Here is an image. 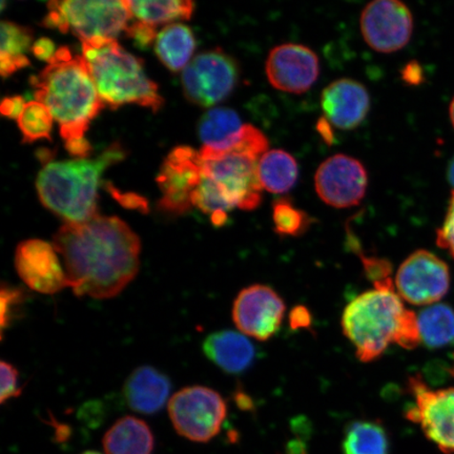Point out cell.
<instances>
[{"label":"cell","mask_w":454,"mask_h":454,"mask_svg":"<svg viewBox=\"0 0 454 454\" xmlns=\"http://www.w3.org/2000/svg\"><path fill=\"white\" fill-rule=\"evenodd\" d=\"M203 353L227 373H241L253 365L257 351L246 334L234 331L215 332L204 340Z\"/></svg>","instance_id":"20"},{"label":"cell","mask_w":454,"mask_h":454,"mask_svg":"<svg viewBox=\"0 0 454 454\" xmlns=\"http://www.w3.org/2000/svg\"><path fill=\"white\" fill-rule=\"evenodd\" d=\"M128 7L139 21L154 27L175 20H187L194 12L195 4L190 0H167V2H129Z\"/></svg>","instance_id":"28"},{"label":"cell","mask_w":454,"mask_h":454,"mask_svg":"<svg viewBox=\"0 0 454 454\" xmlns=\"http://www.w3.org/2000/svg\"><path fill=\"white\" fill-rule=\"evenodd\" d=\"M363 268L369 280L372 281L373 286L391 279L390 275L393 271V266L388 260L378 257H367L365 254H360Z\"/></svg>","instance_id":"32"},{"label":"cell","mask_w":454,"mask_h":454,"mask_svg":"<svg viewBox=\"0 0 454 454\" xmlns=\"http://www.w3.org/2000/svg\"><path fill=\"white\" fill-rule=\"evenodd\" d=\"M172 389L166 374L152 366L136 368L123 387V395L133 411L153 414L162 410Z\"/></svg>","instance_id":"19"},{"label":"cell","mask_w":454,"mask_h":454,"mask_svg":"<svg viewBox=\"0 0 454 454\" xmlns=\"http://www.w3.org/2000/svg\"><path fill=\"white\" fill-rule=\"evenodd\" d=\"M291 454H305L302 444L294 442L291 445Z\"/></svg>","instance_id":"42"},{"label":"cell","mask_w":454,"mask_h":454,"mask_svg":"<svg viewBox=\"0 0 454 454\" xmlns=\"http://www.w3.org/2000/svg\"><path fill=\"white\" fill-rule=\"evenodd\" d=\"M368 176L364 166L356 159L333 155L317 168L315 186L317 196L333 207H356L365 197Z\"/></svg>","instance_id":"15"},{"label":"cell","mask_w":454,"mask_h":454,"mask_svg":"<svg viewBox=\"0 0 454 454\" xmlns=\"http://www.w3.org/2000/svg\"><path fill=\"white\" fill-rule=\"evenodd\" d=\"M311 314L310 311L305 308V306L299 305L294 308L289 315V325L294 331L298 329H306L311 326Z\"/></svg>","instance_id":"37"},{"label":"cell","mask_w":454,"mask_h":454,"mask_svg":"<svg viewBox=\"0 0 454 454\" xmlns=\"http://www.w3.org/2000/svg\"><path fill=\"white\" fill-rule=\"evenodd\" d=\"M82 454H101V453L98 452V451H87V452H84Z\"/></svg>","instance_id":"44"},{"label":"cell","mask_w":454,"mask_h":454,"mask_svg":"<svg viewBox=\"0 0 454 454\" xmlns=\"http://www.w3.org/2000/svg\"><path fill=\"white\" fill-rule=\"evenodd\" d=\"M422 342L429 348L454 345V310L446 304H434L418 316Z\"/></svg>","instance_id":"26"},{"label":"cell","mask_w":454,"mask_h":454,"mask_svg":"<svg viewBox=\"0 0 454 454\" xmlns=\"http://www.w3.org/2000/svg\"><path fill=\"white\" fill-rule=\"evenodd\" d=\"M265 72L275 89L286 93L303 94L319 77V57L302 44H280L270 51Z\"/></svg>","instance_id":"16"},{"label":"cell","mask_w":454,"mask_h":454,"mask_svg":"<svg viewBox=\"0 0 454 454\" xmlns=\"http://www.w3.org/2000/svg\"><path fill=\"white\" fill-rule=\"evenodd\" d=\"M33 43V31L30 27L2 22V48H0V72L4 78L30 66L25 55ZM33 47V45H32Z\"/></svg>","instance_id":"25"},{"label":"cell","mask_w":454,"mask_h":454,"mask_svg":"<svg viewBox=\"0 0 454 454\" xmlns=\"http://www.w3.org/2000/svg\"><path fill=\"white\" fill-rule=\"evenodd\" d=\"M106 454H152L154 435L147 424L135 417H123L104 436Z\"/></svg>","instance_id":"22"},{"label":"cell","mask_w":454,"mask_h":454,"mask_svg":"<svg viewBox=\"0 0 454 454\" xmlns=\"http://www.w3.org/2000/svg\"><path fill=\"white\" fill-rule=\"evenodd\" d=\"M30 82L36 100L59 123L66 141L84 138L90 122L105 107L82 56L50 64Z\"/></svg>","instance_id":"4"},{"label":"cell","mask_w":454,"mask_h":454,"mask_svg":"<svg viewBox=\"0 0 454 454\" xmlns=\"http://www.w3.org/2000/svg\"><path fill=\"white\" fill-rule=\"evenodd\" d=\"M26 106L25 99L21 96H14V98H7L3 100L0 111L5 117L19 119Z\"/></svg>","instance_id":"39"},{"label":"cell","mask_w":454,"mask_h":454,"mask_svg":"<svg viewBox=\"0 0 454 454\" xmlns=\"http://www.w3.org/2000/svg\"><path fill=\"white\" fill-rule=\"evenodd\" d=\"M447 178L454 189V157L452 158V160L450 161V166H448Z\"/></svg>","instance_id":"41"},{"label":"cell","mask_w":454,"mask_h":454,"mask_svg":"<svg viewBox=\"0 0 454 454\" xmlns=\"http://www.w3.org/2000/svg\"><path fill=\"white\" fill-rule=\"evenodd\" d=\"M340 325L357 359L364 363L379 359L391 343L411 348L419 340L418 316L403 304L393 279L376 284L372 291L351 301Z\"/></svg>","instance_id":"2"},{"label":"cell","mask_w":454,"mask_h":454,"mask_svg":"<svg viewBox=\"0 0 454 454\" xmlns=\"http://www.w3.org/2000/svg\"><path fill=\"white\" fill-rule=\"evenodd\" d=\"M408 387L416 402L407 418L421 426L441 451L454 453V388L430 389L419 374L410 379Z\"/></svg>","instance_id":"10"},{"label":"cell","mask_w":454,"mask_h":454,"mask_svg":"<svg viewBox=\"0 0 454 454\" xmlns=\"http://www.w3.org/2000/svg\"><path fill=\"white\" fill-rule=\"evenodd\" d=\"M53 116L48 107L38 101L27 102L17 122L24 135V144L38 139H51V129L53 126Z\"/></svg>","instance_id":"29"},{"label":"cell","mask_w":454,"mask_h":454,"mask_svg":"<svg viewBox=\"0 0 454 454\" xmlns=\"http://www.w3.org/2000/svg\"><path fill=\"white\" fill-rule=\"evenodd\" d=\"M395 286L406 302L434 305L450 291V268L438 255L419 249L400 265Z\"/></svg>","instance_id":"11"},{"label":"cell","mask_w":454,"mask_h":454,"mask_svg":"<svg viewBox=\"0 0 454 454\" xmlns=\"http://www.w3.org/2000/svg\"><path fill=\"white\" fill-rule=\"evenodd\" d=\"M107 190L111 192V194L116 200L122 204L124 207L138 209L141 212H147V202L144 197H140L136 194H122V192H119L113 185H107Z\"/></svg>","instance_id":"36"},{"label":"cell","mask_w":454,"mask_h":454,"mask_svg":"<svg viewBox=\"0 0 454 454\" xmlns=\"http://www.w3.org/2000/svg\"><path fill=\"white\" fill-rule=\"evenodd\" d=\"M168 414L181 436L192 442H206L220 433L227 407L217 391L206 386H191L172 396L168 402Z\"/></svg>","instance_id":"8"},{"label":"cell","mask_w":454,"mask_h":454,"mask_svg":"<svg viewBox=\"0 0 454 454\" xmlns=\"http://www.w3.org/2000/svg\"><path fill=\"white\" fill-rule=\"evenodd\" d=\"M240 69L235 59L219 48L198 54L183 74L185 98L192 104L211 107L235 90Z\"/></svg>","instance_id":"9"},{"label":"cell","mask_w":454,"mask_h":454,"mask_svg":"<svg viewBox=\"0 0 454 454\" xmlns=\"http://www.w3.org/2000/svg\"><path fill=\"white\" fill-rule=\"evenodd\" d=\"M43 25L74 35L93 48H100L126 30L132 13L124 2L109 0H67L51 2Z\"/></svg>","instance_id":"6"},{"label":"cell","mask_w":454,"mask_h":454,"mask_svg":"<svg viewBox=\"0 0 454 454\" xmlns=\"http://www.w3.org/2000/svg\"><path fill=\"white\" fill-rule=\"evenodd\" d=\"M286 310V303L274 289L254 284L238 294L232 320L246 336L268 340L279 331Z\"/></svg>","instance_id":"14"},{"label":"cell","mask_w":454,"mask_h":454,"mask_svg":"<svg viewBox=\"0 0 454 454\" xmlns=\"http://www.w3.org/2000/svg\"><path fill=\"white\" fill-rule=\"evenodd\" d=\"M321 106L329 124L349 130L365 121L371 110V98L364 85L354 79L342 78L323 90Z\"/></svg>","instance_id":"18"},{"label":"cell","mask_w":454,"mask_h":454,"mask_svg":"<svg viewBox=\"0 0 454 454\" xmlns=\"http://www.w3.org/2000/svg\"><path fill=\"white\" fill-rule=\"evenodd\" d=\"M243 127L234 110L217 107L207 111L198 124L199 138L204 145L200 152L220 154L230 150L239 138Z\"/></svg>","instance_id":"21"},{"label":"cell","mask_w":454,"mask_h":454,"mask_svg":"<svg viewBox=\"0 0 454 454\" xmlns=\"http://www.w3.org/2000/svg\"><path fill=\"white\" fill-rule=\"evenodd\" d=\"M436 243L441 248L450 252L454 258V191H452L444 223L436 231Z\"/></svg>","instance_id":"35"},{"label":"cell","mask_w":454,"mask_h":454,"mask_svg":"<svg viewBox=\"0 0 454 454\" xmlns=\"http://www.w3.org/2000/svg\"><path fill=\"white\" fill-rule=\"evenodd\" d=\"M453 371H454V368H453Z\"/></svg>","instance_id":"45"},{"label":"cell","mask_w":454,"mask_h":454,"mask_svg":"<svg viewBox=\"0 0 454 454\" xmlns=\"http://www.w3.org/2000/svg\"><path fill=\"white\" fill-rule=\"evenodd\" d=\"M202 179L200 152L190 146H178L169 153L157 177L162 198L158 203L160 211L184 215L192 206V197Z\"/></svg>","instance_id":"12"},{"label":"cell","mask_w":454,"mask_h":454,"mask_svg":"<svg viewBox=\"0 0 454 454\" xmlns=\"http://www.w3.org/2000/svg\"><path fill=\"white\" fill-rule=\"evenodd\" d=\"M450 121H451L452 126L454 128V98L451 101V105L450 107Z\"/></svg>","instance_id":"43"},{"label":"cell","mask_w":454,"mask_h":454,"mask_svg":"<svg viewBox=\"0 0 454 454\" xmlns=\"http://www.w3.org/2000/svg\"><path fill=\"white\" fill-rule=\"evenodd\" d=\"M196 48L194 34L183 24L163 27L156 39V54L170 71L178 72L190 64Z\"/></svg>","instance_id":"23"},{"label":"cell","mask_w":454,"mask_h":454,"mask_svg":"<svg viewBox=\"0 0 454 454\" xmlns=\"http://www.w3.org/2000/svg\"><path fill=\"white\" fill-rule=\"evenodd\" d=\"M2 393H0V403L4 404L5 401L21 395V387L19 385V371L10 363L2 361Z\"/></svg>","instance_id":"33"},{"label":"cell","mask_w":454,"mask_h":454,"mask_svg":"<svg viewBox=\"0 0 454 454\" xmlns=\"http://www.w3.org/2000/svg\"><path fill=\"white\" fill-rule=\"evenodd\" d=\"M412 31L411 10L399 0H374L363 10L362 35L377 52H397L411 42Z\"/></svg>","instance_id":"13"},{"label":"cell","mask_w":454,"mask_h":454,"mask_svg":"<svg viewBox=\"0 0 454 454\" xmlns=\"http://www.w3.org/2000/svg\"><path fill=\"white\" fill-rule=\"evenodd\" d=\"M66 149L72 156L84 159V157H88L90 152H92V145H90V142L85 138L74 139L66 141Z\"/></svg>","instance_id":"40"},{"label":"cell","mask_w":454,"mask_h":454,"mask_svg":"<svg viewBox=\"0 0 454 454\" xmlns=\"http://www.w3.org/2000/svg\"><path fill=\"white\" fill-rule=\"evenodd\" d=\"M126 158V151L114 144L98 158L50 162L38 174L39 199L67 223H82L98 215V187L102 173Z\"/></svg>","instance_id":"3"},{"label":"cell","mask_w":454,"mask_h":454,"mask_svg":"<svg viewBox=\"0 0 454 454\" xmlns=\"http://www.w3.org/2000/svg\"><path fill=\"white\" fill-rule=\"evenodd\" d=\"M82 57L104 105L116 110L123 105L161 109L164 100L158 85L147 77L144 62L124 50L116 41L100 48L82 43Z\"/></svg>","instance_id":"5"},{"label":"cell","mask_w":454,"mask_h":454,"mask_svg":"<svg viewBox=\"0 0 454 454\" xmlns=\"http://www.w3.org/2000/svg\"><path fill=\"white\" fill-rule=\"evenodd\" d=\"M202 174L211 178L232 208L254 211L262 201L258 178L259 157L236 150L204 154Z\"/></svg>","instance_id":"7"},{"label":"cell","mask_w":454,"mask_h":454,"mask_svg":"<svg viewBox=\"0 0 454 454\" xmlns=\"http://www.w3.org/2000/svg\"><path fill=\"white\" fill-rule=\"evenodd\" d=\"M61 255L67 287L76 296H117L137 276L139 237L121 219L95 215L82 223H66L53 238Z\"/></svg>","instance_id":"1"},{"label":"cell","mask_w":454,"mask_h":454,"mask_svg":"<svg viewBox=\"0 0 454 454\" xmlns=\"http://www.w3.org/2000/svg\"><path fill=\"white\" fill-rule=\"evenodd\" d=\"M53 244L28 239L17 246L15 269L20 279L32 291L54 294L67 286L65 269Z\"/></svg>","instance_id":"17"},{"label":"cell","mask_w":454,"mask_h":454,"mask_svg":"<svg viewBox=\"0 0 454 454\" xmlns=\"http://www.w3.org/2000/svg\"><path fill=\"white\" fill-rule=\"evenodd\" d=\"M126 32L128 36L133 39L136 47L141 50L150 49L158 36L156 27L139 20L128 26Z\"/></svg>","instance_id":"34"},{"label":"cell","mask_w":454,"mask_h":454,"mask_svg":"<svg viewBox=\"0 0 454 454\" xmlns=\"http://www.w3.org/2000/svg\"><path fill=\"white\" fill-rule=\"evenodd\" d=\"M343 448L344 454H388V436L378 422H355L346 430Z\"/></svg>","instance_id":"27"},{"label":"cell","mask_w":454,"mask_h":454,"mask_svg":"<svg viewBox=\"0 0 454 454\" xmlns=\"http://www.w3.org/2000/svg\"><path fill=\"white\" fill-rule=\"evenodd\" d=\"M33 54L39 60L48 61L49 64L56 54L55 44L49 38H41L34 43L32 47Z\"/></svg>","instance_id":"38"},{"label":"cell","mask_w":454,"mask_h":454,"mask_svg":"<svg viewBox=\"0 0 454 454\" xmlns=\"http://www.w3.org/2000/svg\"><path fill=\"white\" fill-rule=\"evenodd\" d=\"M275 231L283 237L302 236L309 229L311 218L308 214L294 206L287 199H279L274 203L272 212Z\"/></svg>","instance_id":"30"},{"label":"cell","mask_w":454,"mask_h":454,"mask_svg":"<svg viewBox=\"0 0 454 454\" xmlns=\"http://www.w3.org/2000/svg\"><path fill=\"white\" fill-rule=\"evenodd\" d=\"M26 293L24 289L7 286L3 284L2 293V331L7 328L13 321L16 312L19 311L22 303H24Z\"/></svg>","instance_id":"31"},{"label":"cell","mask_w":454,"mask_h":454,"mask_svg":"<svg viewBox=\"0 0 454 454\" xmlns=\"http://www.w3.org/2000/svg\"><path fill=\"white\" fill-rule=\"evenodd\" d=\"M299 177L296 159L282 150H271L259 159L258 178L261 186L272 194L291 191Z\"/></svg>","instance_id":"24"}]
</instances>
